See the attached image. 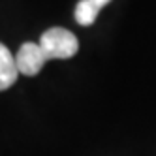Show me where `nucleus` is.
Segmentation results:
<instances>
[{"mask_svg":"<svg viewBox=\"0 0 156 156\" xmlns=\"http://www.w3.org/2000/svg\"><path fill=\"white\" fill-rule=\"evenodd\" d=\"M40 45L49 58H72L79 51V41L75 34L60 27L47 28L40 38Z\"/></svg>","mask_w":156,"mask_h":156,"instance_id":"f257e3e1","label":"nucleus"},{"mask_svg":"<svg viewBox=\"0 0 156 156\" xmlns=\"http://www.w3.org/2000/svg\"><path fill=\"white\" fill-rule=\"evenodd\" d=\"M47 60H51L47 57V53L41 49L40 43H32V41H27L19 47L17 55H15V64H17V70L19 73L23 75H38L43 68V64Z\"/></svg>","mask_w":156,"mask_h":156,"instance_id":"f03ea898","label":"nucleus"},{"mask_svg":"<svg viewBox=\"0 0 156 156\" xmlns=\"http://www.w3.org/2000/svg\"><path fill=\"white\" fill-rule=\"evenodd\" d=\"M19 77V70H17V64H15V57L9 49L0 43V90H6L9 88Z\"/></svg>","mask_w":156,"mask_h":156,"instance_id":"7ed1b4c3","label":"nucleus"},{"mask_svg":"<svg viewBox=\"0 0 156 156\" xmlns=\"http://www.w3.org/2000/svg\"><path fill=\"white\" fill-rule=\"evenodd\" d=\"M98 13H100V8L94 6L90 0H81V2L75 6V21L83 27H90L96 21Z\"/></svg>","mask_w":156,"mask_h":156,"instance_id":"20e7f679","label":"nucleus"},{"mask_svg":"<svg viewBox=\"0 0 156 156\" xmlns=\"http://www.w3.org/2000/svg\"><path fill=\"white\" fill-rule=\"evenodd\" d=\"M90 2H92L94 6H98L100 9H102V8H104L105 4H109V2H111V0H90Z\"/></svg>","mask_w":156,"mask_h":156,"instance_id":"39448f33","label":"nucleus"}]
</instances>
